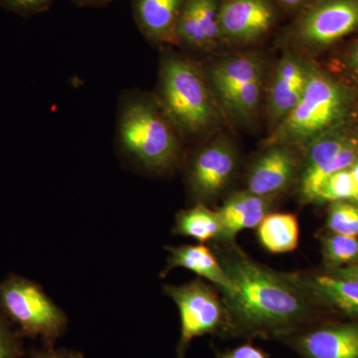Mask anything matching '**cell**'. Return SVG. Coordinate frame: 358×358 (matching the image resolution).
Instances as JSON below:
<instances>
[{
    "label": "cell",
    "mask_w": 358,
    "mask_h": 358,
    "mask_svg": "<svg viewBox=\"0 0 358 358\" xmlns=\"http://www.w3.org/2000/svg\"><path fill=\"white\" fill-rule=\"evenodd\" d=\"M219 243L217 257L233 286L232 296L223 299L224 329L254 338H286L296 333L310 319L313 300L293 274L255 262L234 242Z\"/></svg>",
    "instance_id": "obj_1"
},
{
    "label": "cell",
    "mask_w": 358,
    "mask_h": 358,
    "mask_svg": "<svg viewBox=\"0 0 358 358\" xmlns=\"http://www.w3.org/2000/svg\"><path fill=\"white\" fill-rule=\"evenodd\" d=\"M180 138L154 94L136 89L121 93L115 148L128 166L159 176L173 171L180 162Z\"/></svg>",
    "instance_id": "obj_2"
},
{
    "label": "cell",
    "mask_w": 358,
    "mask_h": 358,
    "mask_svg": "<svg viewBox=\"0 0 358 358\" xmlns=\"http://www.w3.org/2000/svg\"><path fill=\"white\" fill-rule=\"evenodd\" d=\"M154 95L181 136H201L217 121V110L203 72L176 52L162 53Z\"/></svg>",
    "instance_id": "obj_3"
},
{
    "label": "cell",
    "mask_w": 358,
    "mask_h": 358,
    "mask_svg": "<svg viewBox=\"0 0 358 358\" xmlns=\"http://www.w3.org/2000/svg\"><path fill=\"white\" fill-rule=\"evenodd\" d=\"M346 107L348 98L343 88L310 66L300 102L279 122L268 145H310L343 119Z\"/></svg>",
    "instance_id": "obj_4"
},
{
    "label": "cell",
    "mask_w": 358,
    "mask_h": 358,
    "mask_svg": "<svg viewBox=\"0 0 358 358\" xmlns=\"http://www.w3.org/2000/svg\"><path fill=\"white\" fill-rule=\"evenodd\" d=\"M0 308L23 338H41L45 345H53L68 327L64 310L38 282L14 273L0 282Z\"/></svg>",
    "instance_id": "obj_5"
},
{
    "label": "cell",
    "mask_w": 358,
    "mask_h": 358,
    "mask_svg": "<svg viewBox=\"0 0 358 358\" xmlns=\"http://www.w3.org/2000/svg\"><path fill=\"white\" fill-rule=\"evenodd\" d=\"M164 291L176 303L180 315L178 358L185 357L193 339L215 334L225 327V306L201 278L180 286L166 285Z\"/></svg>",
    "instance_id": "obj_6"
},
{
    "label": "cell",
    "mask_w": 358,
    "mask_h": 358,
    "mask_svg": "<svg viewBox=\"0 0 358 358\" xmlns=\"http://www.w3.org/2000/svg\"><path fill=\"white\" fill-rule=\"evenodd\" d=\"M358 28V0H329L308 10L299 21L294 39L301 46H327Z\"/></svg>",
    "instance_id": "obj_7"
},
{
    "label": "cell",
    "mask_w": 358,
    "mask_h": 358,
    "mask_svg": "<svg viewBox=\"0 0 358 358\" xmlns=\"http://www.w3.org/2000/svg\"><path fill=\"white\" fill-rule=\"evenodd\" d=\"M236 166V157L230 145L212 141L199 148L188 162L187 185L197 202L218 196L228 185Z\"/></svg>",
    "instance_id": "obj_8"
},
{
    "label": "cell",
    "mask_w": 358,
    "mask_h": 358,
    "mask_svg": "<svg viewBox=\"0 0 358 358\" xmlns=\"http://www.w3.org/2000/svg\"><path fill=\"white\" fill-rule=\"evenodd\" d=\"M358 160V148L339 136L320 138L310 145L300 181L301 199L315 201L322 183Z\"/></svg>",
    "instance_id": "obj_9"
},
{
    "label": "cell",
    "mask_w": 358,
    "mask_h": 358,
    "mask_svg": "<svg viewBox=\"0 0 358 358\" xmlns=\"http://www.w3.org/2000/svg\"><path fill=\"white\" fill-rule=\"evenodd\" d=\"M275 13L268 0H224L219 3L221 38L251 41L272 27Z\"/></svg>",
    "instance_id": "obj_10"
},
{
    "label": "cell",
    "mask_w": 358,
    "mask_h": 358,
    "mask_svg": "<svg viewBox=\"0 0 358 358\" xmlns=\"http://www.w3.org/2000/svg\"><path fill=\"white\" fill-rule=\"evenodd\" d=\"M288 338L301 358H358L357 324L320 327Z\"/></svg>",
    "instance_id": "obj_11"
},
{
    "label": "cell",
    "mask_w": 358,
    "mask_h": 358,
    "mask_svg": "<svg viewBox=\"0 0 358 358\" xmlns=\"http://www.w3.org/2000/svg\"><path fill=\"white\" fill-rule=\"evenodd\" d=\"M218 0H185L176 26V44L208 51L221 39Z\"/></svg>",
    "instance_id": "obj_12"
},
{
    "label": "cell",
    "mask_w": 358,
    "mask_h": 358,
    "mask_svg": "<svg viewBox=\"0 0 358 358\" xmlns=\"http://www.w3.org/2000/svg\"><path fill=\"white\" fill-rule=\"evenodd\" d=\"M293 277L313 300L326 301L343 312L358 315V266L339 268L336 275L294 273Z\"/></svg>",
    "instance_id": "obj_13"
},
{
    "label": "cell",
    "mask_w": 358,
    "mask_h": 358,
    "mask_svg": "<svg viewBox=\"0 0 358 358\" xmlns=\"http://www.w3.org/2000/svg\"><path fill=\"white\" fill-rule=\"evenodd\" d=\"M308 67L296 54L287 53L281 59L268 93V113L280 122L298 105L305 92Z\"/></svg>",
    "instance_id": "obj_14"
},
{
    "label": "cell",
    "mask_w": 358,
    "mask_h": 358,
    "mask_svg": "<svg viewBox=\"0 0 358 358\" xmlns=\"http://www.w3.org/2000/svg\"><path fill=\"white\" fill-rule=\"evenodd\" d=\"M296 169V157L287 145H271L250 171L248 192L265 199L284 192Z\"/></svg>",
    "instance_id": "obj_15"
},
{
    "label": "cell",
    "mask_w": 358,
    "mask_h": 358,
    "mask_svg": "<svg viewBox=\"0 0 358 358\" xmlns=\"http://www.w3.org/2000/svg\"><path fill=\"white\" fill-rule=\"evenodd\" d=\"M185 0H131L134 22L152 43L176 44V26Z\"/></svg>",
    "instance_id": "obj_16"
},
{
    "label": "cell",
    "mask_w": 358,
    "mask_h": 358,
    "mask_svg": "<svg viewBox=\"0 0 358 358\" xmlns=\"http://www.w3.org/2000/svg\"><path fill=\"white\" fill-rule=\"evenodd\" d=\"M166 249L169 255L167 257V265L162 271V277L169 274L173 268H186L217 287L223 294L224 299L232 296L233 286L230 279L221 265L217 255L209 247L202 244L180 245L166 247Z\"/></svg>",
    "instance_id": "obj_17"
},
{
    "label": "cell",
    "mask_w": 358,
    "mask_h": 358,
    "mask_svg": "<svg viewBox=\"0 0 358 358\" xmlns=\"http://www.w3.org/2000/svg\"><path fill=\"white\" fill-rule=\"evenodd\" d=\"M268 207V199L253 193L246 192L233 195L217 210L221 222V234L217 241L232 243L238 233L258 227L267 215Z\"/></svg>",
    "instance_id": "obj_18"
},
{
    "label": "cell",
    "mask_w": 358,
    "mask_h": 358,
    "mask_svg": "<svg viewBox=\"0 0 358 358\" xmlns=\"http://www.w3.org/2000/svg\"><path fill=\"white\" fill-rule=\"evenodd\" d=\"M208 78L216 95L221 98L242 85L261 79L262 67L255 56H236L214 65Z\"/></svg>",
    "instance_id": "obj_19"
},
{
    "label": "cell",
    "mask_w": 358,
    "mask_h": 358,
    "mask_svg": "<svg viewBox=\"0 0 358 358\" xmlns=\"http://www.w3.org/2000/svg\"><path fill=\"white\" fill-rule=\"evenodd\" d=\"M260 243L271 253L294 251L300 239V227L296 215L292 213L267 214L258 226Z\"/></svg>",
    "instance_id": "obj_20"
},
{
    "label": "cell",
    "mask_w": 358,
    "mask_h": 358,
    "mask_svg": "<svg viewBox=\"0 0 358 358\" xmlns=\"http://www.w3.org/2000/svg\"><path fill=\"white\" fill-rule=\"evenodd\" d=\"M173 232V234L193 238L201 243L218 240L221 234L218 212L211 210L202 202H197L192 208L176 214Z\"/></svg>",
    "instance_id": "obj_21"
},
{
    "label": "cell",
    "mask_w": 358,
    "mask_h": 358,
    "mask_svg": "<svg viewBox=\"0 0 358 358\" xmlns=\"http://www.w3.org/2000/svg\"><path fill=\"white\" fill-rule=\"evenodd\" d=\"M262 88V78L254 80L232 90L229 93L221 96L220 101L225 107L237 117H251L258 108Z\"/></svg>",
    "instance_id": "obj_22"
},
{
    "label": "cell",
    "mask_w": 358,
    "mask_h": 358,
    "mask_svg": "<svg viewBox=\"0 0 358 358\" xmlns=\"http://www.w3.org/2000/svg\"><path fill=\"white\" fill-rule=\"evenodd\" d=\"M358 185L350 169L338 171L322 183L315 201H343L357 199Z\"/></svg>",
    "instance_id": "obj_23"
},
{
    "label": "cell",
    "mask_w": 358,
    "mask_h": 358,
    "mask_svg": "<svg viewBox=\"0 0 358 358\" xmlns=\"http://www.w3.org/2000/svg\"><path fill=\"white\" fill-rule=\"evenodd\" d=\"M324 255L331 264H348L358 259V239L355 236L334 234L324 240Z\"/></svg>",
    "instance_id": "obj_24"
},
{
    "label": "cell",
    "mask_w": 358,
    "mask_h": 358,
    "mask_svg": "<svg viewBox=\"0 0 358 358\" xmlns=\"http://www.w3.org/2000/svg\"><path fill=\"white\" fill-rule=\"evenodd\" d=\"M327 226L334 234L357 237L358 207L343 201L336 202L329 210Z\"/></svg>",
    "instance_id": "obj_25"
},
{
    "label": "cell",
    "mask_w": 358,
    "mask_h": 358,
    "mask_svg": "<svg viewBox=\"0 0 358 358\" xmlns=\"http://www.w3.org/2000/svg\"><path fill=\"white\" fill-rule=\"evenodd\" d=\"M22 338L20 331L13 329V322L0 308V358L24 357Z\"/></svg>",
    "instance_id": "obj_26"
},
{
    "label": "cell",
    "mask_w": 358,
    "mask_h": 358,
    "mask_svg": "<svg viewBox=\"0 0 358 358\" xmlns=\"http://www.w3.org/2000/svg\"><path fill=\"white\" fill-rule=\"evenodd\" d=\"M55 0H0V6L21 16H33L48 10Z\"/></svg>",
    "instance_id": "obj_27"
},
{
    "label": "cell",
    "mask_w": 358,
    "mask_h": 358,
    "mask_svg": "<svg viewBox=\"0 0 358 358\" xmlns=\"http://www.w3.org/2000/svg\"><path fill=\"white\" fill-rule=\"evenodd\" d=\"M218 358H268L265 352L255 345H246L237 346L219 355Z\"/></svg>",
    "instance_id": "obj_28"
},
{
    "label": "cell",
    "mask_w": 358,
    "mask_h": 358,
    "mask_svg": "<svg viewBox=\"0 0 358 358\" xmlns=\"http://www.w3.org/2000/svg\"><path fill=\"white\" fill-rule=\"evenodd\" d=\"M30 358H85V357L83 353L76 350H65V348L56 350L53 345H45L43 350L33 352Z\"/></svg>",
    "instance_id": "obj_29"
},
{
    "label": "cell",
    "mask_w": 358,
    "mask_h": 358,
    "mask_svg": "<svg viewBox=\"0 0 358 358\" xmlns=\"http://www.w3.org/2000/svg\"><path fill=\"white\" fill-rule=\"evenodd\" d=\"M79 7H102L112 3L115 0H72Z\"/></svg>",
    "instance_id": "obj_30"
},
{
    "label": "cell",
    "mask_w": 358,
    "mask_h": 358,
    "mask_svg": "<svg viewBox=\"0 0 358 358\" xmlns=\"http://www.w3.org/2000/svg\"><path fill=\"white\" fill-rule=\"evenodd\" d=\"M282 6L289 8H296L305 4L308 0H278Z\"/></svg>",
    "instance_id": "obj_31"
},
{
    "label": "cell",
    "mask_w": 358,
    "mask_h": 358,
    "mask_svg": "<svg viewBox=\"0 0 358 358\" xmlns=\"http://www.w3.org/2000/svg\"><path fill=\"white\" fill-rule=\"evenodd\" d=\"M350 66L355 74L358 77V44L353 49L352 56H350Z\"/></svg>",
    "instance_id": "obj_32"
},
{
    "label": "cell",
    "mask_w": 358,
    "mask_h": 358,
    "mask_svg": "<svg viewBox=\"0 0 358 358\" xmlns=\"http://www.w3.org/2000/svg\"><path fill=\"white\" fill-rule=\"evenodd\" d=\"M350 173H352V176H353V178H355V180L357 181V183L358 185V160L357 162H355L353 166L350 167Z\"/></svg>",
    "instance_id": "obj_33"
},
{
    "label": "cell",
    "mask_w": 358,
    "mask_h": 358,
    "mask_svg": "<svg viewBox=\"0 0 358 358\" xmlns=\"http://www.w3.org/2000/svg\"><path fill=\"white\" fill-rule=\"evenodd\" d=\"M355 201L357 202V205H358V195L357 196V199H355Z\"/></svg>",
    "instance_id": "obj_34"
}]
</instances>
